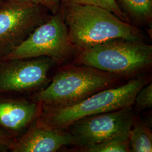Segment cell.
<instances>
[{"label": "cell", "instance_id": "cell-1", "mask_svg": "<svg viewBox=\"0 0 152 152\" xmlns=\"http://www.w3.org/2000/svg\"><path fill=\"white\" fill-rule=\"evenodd\" d=\"M60 10L71 44L79 50L116 38L145 41L140 29L103 7L61 4Z\"/></svg>", "mask_w": 152, "mask_h": 152}, {"label": "cell", "instance_id": "cell-2", "mask_svg": "<svg viewBox=\"0 0 152 152\" xmlns=\"http://www.w3.org/2000/svg\"><path fill=\"white\" fill-rule=\"evenodd\" d=\"M146 82L145 78H137L122 86L104 89L68 106L41 105L36 122L47 127L63 130L83 118L132 106L137 92Z\"/></svg>", "mask_w": 152, "mask_h": 152}, {"label": "cell", "instance_id": "cell-3", "mask_svg": "<svg viewBox=\"0 0 152 152\" xmlns=\"http://www.w3.org/2000/svg\"><path fill=\"white\" fill-rule=\"evenodd\" d=\"M118 77L85 65L67 66L56 72L46 87L29 98L42 106H68L114 87Z\"/></svg>", "mask_w": 152, "mask_h": 152}, {"label": "cell", "instance_id": "cell-4", "mask_svg": "<svg viewBox=\"0 0 152 152\" xmlns=\"http://www.w3.org/2000/svg\"><path fill=\"white\" fill-rule=\"evenodd\" d=\"M80 64L117 76H134L152 63V46L145 41L116 38L79 50Z\"/></svg>", "mask_w": 152, "mask_h": 152}, {"label": "cell", "instance_id": "cell-5", "mask_svg": "<svg viewBox=\"0 0 152 152\" xmlns=\"http://www.w3.org/2000/svg\"><path fill=\"white\" fill-rule=\"evenodd\" d=\"M75 48L60 10L38 26L22 44L1 58L28 59L47 57L56 64L68 59Z\"/></svg>", "mask_w": 152, "mask_h": 152}, {"label": "cell", "instance_id": "cell-6", "mask_svg": "<svg viewBox=\"0 0 152 152\" xmlns=\"http://www.w3.org/2000/svg\"><path fill=\"white\" fill-rule=\"evenodd\" d=\"M55 64L47 57L0 58V96L29 97L41 91L51 81Z\"/></svg>", "mask_w": 152, "mask_h": 152}, {"label": "cell", "instance_id": "cell-7", "mask_svg": "<svg viewBox=\"0 0 152 152\" xmlns=\"http://www.w3.org/2000/svg\"><path fill=\"white\" fill-rule=\"evenodd\" d=\"M51 15L42 6L7 0L0 7V58L10 53Z\"/></svg>", "mask_w": 152, "mask_h": 152}, {"label": "cell", "instance_id": "cell-8", "mask_svg": "<svg viewBox=\"0 0 152 152\" xmlns=\"http://www.w3.org/2000/svg\"><path fill=\"white\" fill-rule=\"evenodd\" d=\"M134 117L132 106H130L83 118L68 128L75 145L82 148L130 130Z\"/></svg>", "mask_w": 152, "mask_h": 152}, {"label": "cell", "instance_id": "cell-9", "mask_svg": "<svg viewBox=\"0 0 152 152\" xmlns=\"http://www.w3.org/2000/svg\"><path fill=\"white\" fill-rule=\"evenodd\" d=\"M41 105L29 97L0 96V129L16 139L37 120Z\"/></svg>", "mask_w": 152, "mask_h": 152}, {"label": "cell", "instance_id": "cell-10", "mask_svg": "<svg viewBox=\"0 0 152 152\" xmlns=\"http://www.w3.org/2000/svg\"><path fill=\"white\" fill-rule=\"evenodd\" d=\"M75 145L69 132L39 125L36 121L17 138L11 152H55L62 147Z\"/></svg>", "mask_w": 152, "mask_h": 152}, {"label": "cell", "instance_id": "cell-11", "mask_svg": "<svg viewBox=\"0 0 152 152\" xmlns=\"http://www.w3.org/2000/svg\"><path fill=\"white\" fill-rule=\"evenodd\" d=\"M129 22L135 26L149 24L152 20V0H115Z\"/></svg>", "mask_w": 152, "mask_h": 152}, {"label": "cell", "instance_id": "cell-12", "mask_svg": "<svg viewBox=\"0 0 152 152\" xmlns=\"http://www.w3.org/2000/svg\"><path fill=\"white\" fill-rule=\"evenodd\" d=\"M129 140L130 152H152V132L145 124L135 116L130 131Z\"/></svg>", "mask_w": 152, "mask_h": 152}, {"label": "cell", "instance_id": "cell-13", "mask_svg": "<svg viewBox=\"0 0 152 152\" xmlns=\"http://www.w3.org/2000/svg\"><path fill=\"white\" fill-rule=\"evenodd\" d=\"M130 131L121 133L98 144L82 147V151L87 152H130L129 140Z\"/></svg>", "mask_w": 152, "mask_h": 152}, {"label": "cell", "instance_id": "cell-14", "mask_svg": "<svg viewBox=\"0 0 152 152\" xmlns=\"http://www.w3.org/2000/svg\"><path fill=\"white\" fill-rule=\"evenodd\" d=\"M61 4H77L101 7L112 11L122 20L130 23L115 0H62Z\"/></svg>", "mask_w": 152, "mask_h": 152}, {"label": "cell", "instance_id": "cell-15", "mask_svg": "<svg viewBox=\"0 0 152 152\" xmlns=\"http://www.w3.org/2000/svg\"><path fill=\"white\" fill-rule=\"evenodd\" d=\"M140 109L151 108L152 107V83L145 85L138 91L134 104Z\"/></svg>", "mask_w": 152, "mask_h": 152}, {"label": "cell", "instance_id": "cell-16", "mask_svg": "<svg viewBox=\"0 0 152 152\" xmlns=\"http://www.w3.org/2000/svg\"><path fill=\"white\" fill-rule=\"evenodd\" d=\"M24 2L42 6L47 9L51 14H54L60 10L62 0H16Z\"/></svg>", "mask_w": 152, "mask_h": 152}, {"label": "cell", "instance_id": "cell-17", "mask_svg": "<svg viewBox=\"0 0 152 152\" xmlns=\"http://www.w3.org/2000/svg\"><path fill=\"white\" fill-rule=\"evenodd\" d=\"M16 138L0 129V152H10Z\"/></svg>", "mask_w": 152, "mask_h": 152}, {"label": "cell", "instance_id": "cell-18", "mask_svg": "<svg viewBox=\"0 0 152 152\" xmlns=\"http://www.w3.org/2000/svg\"><path fill=\"white\" fill-rule=\"evenodd\" d=\"M7 0H0V7L4 5Z\"/></svg>", "mask_w": 152, "mask_h": 152}]
</instances>
